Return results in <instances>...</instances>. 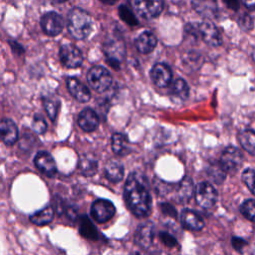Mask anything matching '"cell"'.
Returning a JSON list of instances; mask_svg holds the SVG:
<instances>
[{"label": "cell", "instance_id": "obj_17", "mask_svg": "<svg viewBox=\"0 0 255 255\" xmlns=\"http://www.w3.org/2000/svg\"><path fill=\"white\" fill-rule=\"evenodd\" d=\"M180 222L185 229L199 231L204 227L203 219L191 209H183L180 213Z\"/></svg>", "mask_w": 255, "mask_h": 255}, {"label": "cell", "instance_id": "obj_40", "mask_svg": "<svg viewBox=\"0 0 255 255\" xmlns=\"http://www.w3.org/2000/svg\"><path fill=\"white\" fill-rule=\"evenodd\" d=\"M224 2L232 10H237L239 8V1L238 0H224Z\"/></svg>", "mask_w": 255, "mask_h": 255}, {"label": "cell", "instance_id": "obj_14", "mask_svg": "<svg viewBox=\"0 0 255 255\" xmlns=\"http://www.w3.org/2000/svg\"><path fill=\"white\" fill-rule=\"evenodd\" d=\"M150 78L153 84L159 88H164L170 85L172 73L170 68L162 63L155 64L150 71Z\"/></svg>", "mask_w": 255, "mask_h": 255}, {"label": "cell", "instance_id": "obj_34", "mask_svg": "<svg viewBox=\"0 0 255 255\" xmlns=\"http://www.w3.org/2000/svg\"><path fill=\"white\" fill-rule=\"evenodd\" d=\"M32 128L37 133H44L47 129L45 119L41 115H35L32 122Z\"/></svg>", "mask_w": 255, "mask_h": 255}, {"label": "cell", "instance_id": "obj_24", "mask_svg": "<svg viewBox=\"0 0 255 255\" xmlns=\"http://www.w3.org/2000/svg\"><path fill=\"white\" fill-rule=\"evenodd\" d=\"M79 170L85 176H93L98 170V160L90 154H83L78 162Z\"/></svg>", "mask_w": 255, "mask_h": 255}, {"label": "cell", "instance_id": "obj_6", "mask_svg": "<svg viewBox=\"0 0 255 255\" xmlns=\"http://www.w3.org/2000/svg\"><path fill=\"white\" fill-rule=\"evenodd\" d=\"M219 163L226 173H235L243 163V154L237 147L228 146L222 151Z\"/></svg>", "mask_w": 255, "mask_h": 255}, {"label": "cell", "instance_id": "obj_26", "mask_svg": "<svg viewBox=\"0 0 255 255\" xmlns=\"http://www.w3.org/2000/svg\"><path fill=\"white\" fill-rule=\"evenodd\" d=\"M112 149L118 155H126L130 151L128 137L123 133H114L112 136Z\"/></svg>", "mask_w": 255, "mask_h": 255}, {"label": "cell", "instance_id": "obj_20", "mask_svg": "<svg viewBox=\"0 0 255 255\" xmlns=\"http://www.w3.org/2000/svg\"><path fill=\"white\" fill-rule=\"evenodd\" d=\"M156 42V38L151 32L144 31L137 36L134 41V45L138 52L142 54H147L155 48Z\"/></svg>", "mask_w": 255, "mask_h": 255}, {"label": "cell", "instance_id": "obj_10", "mask_svg": "<svg viewBox=\"0 0 255 255\" xmlns=\"http://www.w3.org/2000/svg\"><path fill=\"white\" fill-rule=\"evenodd\" d=\"M41 27L48 36H57L64 28V20L60 14L48 12L41 18Z\"/></svg>", "mask_w": 255, "mask_h": 255}, {"label": "cell", "instance_id": "obj_16", "mask_svg": "<svg viewBox=\"0 0 255 255\" xmlns=\"http://www.w3.org/2000/svg\"><path fill=\"white\" fill-rule=\"evenodd\" d=\"M67 87L70 94L79 102L86 103L91 99L90 90L77 78H73V77L68 78Z\"/></svg>", "mask_w": 255, "mask_h": 255}, {"label": "cell", "instance_id": "obj_25", "mask_svg": "<svg viewBox=\"0 0 255 255\" xmlns=\"http://www.w3.org/2000/svg\"><path fill=\"white\" fill-rule=\"evenodd\" d=\"M176 197L181 202L188 201L194 195V185L189 177H184L176 187Z\"/></svg>", "mask_w": 255, "mask_h": 255}, {"label": "cell", "instance_id": "obj_18", "mask_svg": "<svg viewBox=\"0 0 255 255\" xmlns=\"http://www.w3.org/2000/svg\"><path fill=\"white\" fill-rule=\"evenodd\" d=\"M0 137L7 145H12L17 141L18 128L12 120L4 119L0 122Z\"/></svg>", "mask_w": 255, "mask_h": 255}, {"label": "cell", "instance_id": "obj_31", "mask_svg": "<svg viewBox=\"0 0 255 255\" xmlns=\"http://www.w3.org/2000/svg\"><path fill=\"white\" fill-rule=\"evenodd\" d=\"M240 211L245 218L255 222V199L245 200L240 206Z\"/></svg>", "mask_w": 255, "mask_h": 255}, {"label": "cell", "instance_id": "obj_11", "mask_svg": "<svg viewBox=\"0 0 255 255\" xmlns=\"http://www.w3.org/2000/svg\"><path fill=\"white\" fill-rule=\"evenodd\" d=\"M36 167L46 176L53 177L57 173V164L54 157L48 151H39L34 157Z\"/></svg>", "mask_w": 255, "mask_h": 255}, {"label": "cell", "instance_id": "obj_9", "mask_svg": "<svg viewBox=\"0 0 255 255\" xmlns=\"http://www.w3.org/2000/svg\"><path fill=\"white\" fill-rule=\"evenodd\" d=\"M104 51L109 64L115 69H118L121 61L125 57V46L123 42L119 41L118 39L109 40L104 45Z\"/></svg>", "mask_w": 255, "mask_h": 255}, {"label": "cell", "instance_id": "obj_36", "mask_svg": "<svg viewBox=\"0 0 255 255\" xmlns=\"http://www.w3.org/2000/svg\"><path fill=\"white\" fill-rule=\"evenodd\" d=\"M159 206H160L161 212H162L165 216H169V217H173V218H176V217H177V211H176L175 207L172 206L170 203L163 202V203H160Z\"/></svg>", "mask_w": 255, "mask_h": 255}, {"label": "cell", "instance_id": "obj_8", "mask_svg": "<svg viewBox=\"0 0 255 255\" xmlns=\"http://www.w3.org/2000/svg\"><path fill=\"white\" fill-rule=\"evenodd\" d=\"M61 63L69 69H75L82 65L83 55L82 52L72 44L63 45L60 49Z\"/></svg>", "mask_w": 255, "mask_h": 255}, {"label": "cell", "instance_id": "obj_13", "mask_svg": "<svg viewBox=\"0 0 255 255\" xmlns=\"http://www.w3.org/2000/svg\"><path fill=\"white\" fill-rule=\"evenodd\" d=\"M135 7L139 15L145 19L157 17L163 8L162 0H135Z\"/></svg>", "mask_w": 255, "mask_h": 255}, {"label": "cell", "instance_id": "obj_23", "mask_svg": "<svg viewBox=\"0 0 255 255\" xmlns=\"http://www.w3.org/2000/svg\"><path fill=\"white\" fill-rule=\"evenodd\" d=\"M55 210L53 206L47 205L43 209L38 210L29 216L30 221L37 226L48 225L54 218Z\"/></svg>", "mask_w": 255, "mask_h": 255}, {"label": "cell", "instance_id": "obj_37", "mask_svg": "<svg viewBox=\"0 0 255 255\" xmlns=\"http://www.w3.org/2000/svg\"><path fill=\"white\" fill-rule=\"evenodd\" d=\"M239 24H240L242 29L249 30V29H252L253 21H252V18L249 15H243L239 19Z\"/></svg>", "mask_w": 255, "mask_h": 255}, {"label": "cell", "instance_id": "obj_41", "mask_svg": "<svg viewBox=\"0 0 255 255\" xmlns=\"http://www.w3.org/2000/svg\"><path fill=\"white\" fill-rule=\"evenodd\" d=\"M243 4L249 9H255V0H242Z\"/></svg>", "mask_w": 255, "mask_h": 255}, {"label": "cell", "instance_id": "obj_38", "mask_svg": "<svg viewBox=\"0 0 255 255\" xmlns=\"http://www.w3.org/2000/svg\"><path fill=\"white\" fill-rule=\"evenodd\" d=\"M231 243L233 248L238 252H241L243 248L247 245V242L243 238H239V237H232Z\"/></svg>", "mask_w": 255, "mask_h": 255}, {"label": "cell", "instance_id": "obj_19", "mask_svg": "<svg viewBox=\"0 0 255 255\" xmlns=\"http://www.w3.org/2000/svg\"><path fill=\"white\" fill-rule=\"evenodd\" d=\"M78 124L83 130L88 132L93 131L99 126V116L90 108L84 109L79 115Z\"/></svg>", "mask_w": 255, "mask_h": 255}, {"label": "cell", "instance_id": "obj_35", "mask_svg": "<svg viewBox=\"0 0 255 255\" xmlns=\"http://www.w3.org/2000/svg\"><path fill=\"white\" fill-rule=\"evenodd\" d=\"M158 236H159L160 241L167 247H174L177 244L176 238L172 234H170L166 231H160Z\"/></svg>", "mask_w": 255, "mask_h": 255}, {"label": "cell", "instance_id": "obj_29", "mask_svg": "<svg viewBox=\"0 0 255 255\" xmlns=\"http://www.w3.org/2000/svg\"><path fill=\"white\" fill-rule=\"evenodd\" d=\"M207 174L208 177L216 182V183H221L224 179H225V175L226 172L224 171V169L222 168V166L220 165V163H211L208 168H207Z\"/></svg>", "mask_w": 255, "mask_h": 255}, {"label": "cell", "instance_id": "obj_39", "mask_svg": "<svg viewBox=\"0 0 255 255\" xmlns=\"http://www.w3.org/2000/svg\"><path fill=\"white\" fill-rule=\"evenodd\" d=\"M154 187L156 188V191L157 193L163 195V194H166L168 192V187L169 185L166 183V182H163L161 181L160 179H156V183L154 182Z\"/></svg>", "mask_w": 255, "mask_h": 255}, {"label": "cell", "instance_id": "obj_5", "mask_svg": "<svg viewBox=\"0 0 255 255\" xmlns=\"http://www.w3.org/2000/svg\"><path fill=\"white\" fill-rule=\"evenodd\" d=\"M217 191L214 186L206 181L199 182L194 187V198L196 203L205 209L211 208L217 201Z\"/></svg>", "mask_w": 255, "mask_h": 255}, {"label": "cell", "instance_id": "obj_32", "mask_svg": "<svg viewBox=\"0 0 255 255\" xmlns=\"http://www.w3.org/2000/svg\"><path fill=\"white\" fill-rule=\"evenodd\" d=\"M242 181L245 183L250 192L255 195V169L246 168L242 172Z\"/></svg>", "mask_w": 255, "mask_h": 255}, {"label": "cell", "instance_id": "obj_28", "mask_svg": "<svg viewBox=\"0 0 255 255\" xmlns=\"http://www.w3.org/2000/svg\"><path fill=\"white\" fill-rule=\"evenodd\" d=\"M238 140L241 146L249 153L255 155V131L246 129L238 134Z\"/></svg>", "mask_w": 255, "mask_h": 255}, {"label": "cell", "instance_id": "obj_4", "mask_svg": "<svg viewBox=\"0 0 255 255\" xmlns=\"http://www.w3.org/2000/svg\"><path fill=\"white\" fill-rule=\"evenodd\" d=\"M87 80L90 86L99 93L107 91L112 84V76L110 72L102 66L92 67L88 72Z\"/></svg>", "mask_w": 255, "mask_h": 255}, {"label": "cell", "instance_id": "obj_33", "mask_svg": "<svg viewBox=\"0 0 255 255\" xmlns=\"http://www.w3.org/2000/svg\"><path fill=\"white\" fill-rule=\"evenodd\" d=\"M119 14H120V17L128 25H136L137 24V20H136L135 16L131 13V11L128 7L121 6L119 8Z\"/></svg>", "mask_w": 255, "mask_h": 255}, {"label": "cell", "instance_id": "obj_22", "mask_svg": "<svg viewBox=\"0 0 255 255\" xmlns=\"http://www.w3.org/2000/svg\"><path fill=\"white\" fill-rule=\"evenodd\" d=\"M79 232L86 239L97 240L99 238L98 229L86 214L79 217Z\"/></svg>", "mask_w": 255, "mask_h": 255}, {"label": "cell", "instance_id": "obj_42", "mask_svg": "<svg viewBox=\"0 0 255 255\" xmlns=\"http://www.w3.org/2000/svg\"><path fill=\"white\" fill-rule=\"evenodd\" d=\"M102 3L104 4H107V5H114L116 4L119 0H100Z\"/></svg>", "mask_w": 255, "mask_h": 255}, {"label": "cell", "instance_id": "obj_45", "mask_svg": "<svg viewBox=\"0 0 255 255\" xmlns=\"http://www.w3.org/2000/svg\"><path fill=\"white\" fill-rule=\"evenodd\" d=\"M57 1H60V2H63V1H66V0H57Z\"/></svg>", "mask_w": 255, "mask_h": 255}, {"label": "cell", "instance_id": "obj_7", "mask_svg": "<svg viewBox=\"0 0 255 255\" xmlns=\"http://www.w3.org/2000/svg\"><path fill=\"white\" fill-rule=\"evenodd\" d=\"M90 212L96 222L106 223L116 214V207L111 200L99 198L92 203Z\"/></svg>", "mask_w": 255, "mask_h": 255}, {"label": "cell", "instance_id": "obj_2", "mask_svg": "<svg viewBox=\"0 0 255 255\" xmlns=\"http://www.w3.org/2000/svg\"><path fill=\"white\" fill-rule=\"evenodd\" d=\"M93 29V20L91 15L81 9L74 8L70 11L68 16V31L78 40L87 38Z\"/></svg>", "mask_w": 255, "mask_h": 255}, {"label": "cell", "instance_id": "obj_12", "mask_svg": "<svg viewBox=\"0 0 255 255\" xmlns=\"http://www.w3.org/2000/svg\"><path fill=\"white\" fill-rule=\"evenodd\" d=\"M154 236V225L150 221H146L138 225L134 233V243L142 249L150 247Z\"/></svg>", "mask_w": 255, "mask_h": 255}, {"label": "cell", "instance_id": "obj_44", "mask_svg": "<svg viewBox=\"0 0 255 255\" xmlns=\"http://www.w3.org/2000/svg\"><path fill=\"white\" fill-rule=\"evenodd\" d=\"M252 255H255V247H254L253 250H252Z\"/></svg>", "mask_w": 255, "mask_h": 255}, {"label": "cell", "instance_id": "obj_30", "mask_svg": "<svg viewBox=\"0 0 255 255\" xmlns=\"http://www.w3.org/2000/svg\"><path fill=\"white\" fill-rule=\"evenodd\" d=\"M43 105H44V108H45L49 118L52 121H54L58 114V110L60 107V101L53 97H46L43 100Z\"/></svg>", "mask_w": 255, "mask_h": 255}, {"label": "cell", "instance_id": "obj_43", "mask_svg": "<svg viewBox=\"0 0 255 255\" xmlns=\"http://www.w3.org/2000/svg\"><path fill=\"white\" fill-rule=\"evenodd\" d=\"M129 255H141L139 252H133V253H130Z\"/></svg>", "mask_w": 255, "mask_h": 255}, {"label": "cell", "instance_id": "obj_15", "mask_svg": "<svg viewBox=\"0 0 255 255\" xmlns=\"http://www.w3.org/2000/svg\"><path fill=\"white\" fill-rule=\"evenodd\" d=\"M192 7L201 17L213 19L218 13L217 0H192Z\"/></svg>", "mask_w": 255, "mask_h": 255}, {"label": "cell", "instance_id": "obj_1", "mask_svg": "<svg viewBox=\"0 0 255 255\" xmlns=\"http://www.w3.org/2000/svg\"><path fill=\"white\" fill-rule=\"evenodd\" d=\"M124 198L130 212L136 217H146L151 211V196L145 177L138 172H131L124 186Z\"/></svg>", "mask_w": 255, "mask_h": 255}, {"label": "cell", "instance_id": "obj_21", "mask_svg": "<svg viewBox=\"0 0 255 255\" xmlns=\"http://www.w3.org/2000/svg\"><path fill=\"white\" fill-rule=\"evenodd\" d=\"M125 168L117 159H110L105 165V175L107 179L113 183L120 182L124 178Z\"/></svg>", "mask_w": 255, "mask_h": 255}, {"label": "cell", "instance_id": "obj_3", "mask_svg": "<svg viewBox=\"0 0 255 255\" xmlns=\"http://www.w3.org/2000/svg\"><path fill=\"white\" fill-rule=\"evenodd\" d=\"M188 32H191L193 35H198L207 45L212 47H217L221 44V36L216 28V26L210 22H201L193 24L192 26L186 27Z\"/></svg>", "mask_w": 255, "mask_h": 255}, {"label": "cell", "instance_id": "obj_27", "mask_svg": "<svg viewBox=\"0 0 255 255\" xmlns=\"http://www.w3.org/2000/svg\"><path fill=\"white\" fill-rule=\"evenodd\" d=\"M170 96L173 100L185 101L188 98V86L182 79H176L170 86Z\"/></svg>", "mask_w": 255, "mask_h": 255}]
</instances>
